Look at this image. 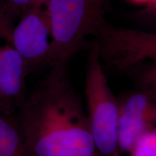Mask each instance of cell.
Instances as JSON below:
<instances>
[{
	"label": "cell",
	"instance_id": "6da1fadb",
	"mask_svg": "<svg viewBox=\"0 0 156 156\" xmlns=\"http://www.w3.org/2000/svg\"><path fill=\"white\" fill-rule=\"evenodd\" d=\"M69 63L50 67L17 116L32 156H99Z\"/></svg>",
	"mask_w": 156,
	"mask_h": 156
},
{
	"label": "cell",
	"instance_id": "3957f363",
	"mask_svg": "<svg viewBox=\"0 0 156 156\" xmlns=\"http://www.w3.org/2000/svg\"><path fill=\"white\" fill-rule=\"evenodd\" d=\"M85 110L99 156H120L119 103L109 86L94 43L85 70Z\"/></svg>",
	"mask_w": 156,
	"mask_h": 156
},
{
	"label": "cell",
	"instance_id": "5b68a950",
	"mask_svg": "<svg viewBox=\"0 0 156 156\" xmlns=\"http://www.w3.org/2000/svg\"><path fill=\"white\" fill-rule=\"evenodd\" d=\"M15 17L0 3V111L15 115L26 98L24 59L15 47Z\"/></svg>",
	"mask_w": 156,
	"mask_h": 156
},
{
	"label": "cell",
	"instance_id": "30bf717a",
	"mask_svg": "<svg viewBox=\"0 0 156 156\" xmlns=\"http://www.w3.org/2000/svg\"><path fill=\"white\" fill-rule=\"evenodd\" d=\"M140 47L145 57L156 58V31H148L142 36Z\"/></svg>",
	"mask_w": 156,
	"mask_h": 156
},
{
	"label": "cell",
	"instance_id": "52a82bcc",
	"mask_svg": "<svg viewBox=\"0 0 156 156\" xmlns=\"http://www.w3.org/2000/svg\"><path fill=\"white\" fill-rule=\"evenodd\" d=\"M0 156H32L17 114L0 111Z\"/></svg>",
	"mask_w": 156,
	"mask_h": 156
},
{
	"label": "cell",
	"instance_id": "8992f818",
	"mask_svg": "<svg viewBox=\"0 0 156 156\" xmlns=\"http://www.w3.org/2000/svg\"><path fill=\"white\" fill-rule=\"evenodd\" d=\"M119 103V147L129 154L142 134L156 127V93L142 88L125 95Z\"/></svg>",
	"mask_w": 156,
	"mask_h": 156
},
{
	"label": "cell",
	"instance_id": "8fae6325",
	"mask_svg": "<svg viewBox=\"0 0 156 156\" xmlns=\"http://www.w3.org/2000/svg\"><path fill=\"white\" fill-rule=\"evenodd\" d=\"M34 0H0V3L15 18H19L23 11Z\"/></svg>",
	"mask_w": 156,
	"mask_h": 156
},
{
	"label": "cell",
	"instance_id": "9c48e42d",
	"mask_svg": "<svg viewBox=\"0 0 156 156\" xmlns=\"http://www.w3.org/2000/svg\"><path fill=\"white\" fill-rule=\"evenodd\" d=\"M147 64L140 71L139 81L142 88L156 93V58L146 60Z\"/></svg>",
	"mask_w": 156,
	"mask_h": 156
},
{
	"label": "cell",
	"instance_id": "277c9868",
	"mask_svg": "<svg viewBox=\"0 0 156 156\" xmlns=\"http://www.w3.org/2000/svg\"><path fill=\"white\" fill-rule=\"evenodd\" d=\"M48 1L34 0L13 28L14 44L24 59L28 76L49 64L51 28Z\"/></svg>",
	"mask_w": 156,
	"mask_h": 156
},
{
	"label": "cell",
	"instance_id": "ba28073f",
	"mask_svg": "<svg viewBox=\"0 0 156 156\" xmlns=\"http://www.w3.org/2000/svg\"><path fill=\"white\" fill-rule=\"evenodd\" d=\"M129 156H156V127L142 134L136 140Z\"/></svg>",
	"mask_w": 156,
	"mask_h": 156
},
{
	"label": "cell",
	"instance_id": "4fadbf2b",
	"mask_svg": "<svg viewBox=\"0 0 156 156\" xmlns=\"http://www.w3.org/2000/svg\"><path fill=\"white\" fill-rule=\"evenodd\" d=\"M134 1L140 2H145L146 5H147V4H148L149 2H151L152 0H134Z\"/></svg>",
	"mask_w": 156,
	"mask_h": 156
},
{
	"label": "cell",
	"instance_id": "7c38bea8",
	"mask_svg": "<svg viewBox=\"0 0 156 156\" xmlns=\"http://www.w3.org/2000/svg\"><path fill=\"white\" fill-rule=\"evenodd\" d=\"M136 16L144 22L156 27V0H152L146 7L138 11Z\"/></svg>",
	"mask_w": 156,
	"mask_h": 156
},
{
	"label": "cell",
	"instance_id": "7a4b0ae2",
	"mask_svg": "<svg viewBox=\"0 0 156 156\" xmlns=\"http://www.w3.org/2000/svg\"><path fill=\"white\" fill-rule=\"evenodd\" d=\"M109 0H48L51 28L49 64L69 63L85 39L106 22Z\"/></svg>",
	"mask_w": 156,
	"mask_h": 156
}]
</instances>
